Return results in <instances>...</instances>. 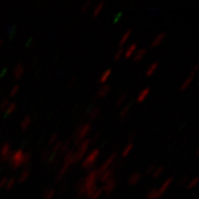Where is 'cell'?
Returning a JSON list of instances; mask_svg holds the SVG:
<instances>
[{
	"mask_svg": "<svg viewBox=\"0 0 199 199\" xmlns=\"http://www.w3.org/2000/svg\"><path fill=\"white\" fill-rule=\"evenodd\" d=\"M99 172L98 169H94L89 171V174L84 179H81L78 181L76 184V187L78 189V196L82 197V196L86 195L87 197H91L92 194L97 191L98 186H97V182H98Z\"/></svg>",
	"mask_w": 199,
	"mask_h": 199,
	"instance_id": "cell-1",
	"label": "cell"
},
{
	"mask_svg": "<svg viewBox=\"0 0 199 199\" xmlns=\"http://www.w3.org/2000/svg\"><path fill=\"white\" fill-rule=\"evenodd\" d=\"M92 129V123L86 122V123L80 124L79 126L76 128V130H75L74 134H73V137H72V141H73L74 146H78L80 142L84 141L85 138H87L89 134L91 133Z\"/></svg>",
	"mask_w": 199,
	"mask_h": 199,
	"instance_id": "cell-2",
	"label": "cell"
},
{
	"mask_svg": "<svg viewBox=\"0 0 199 199\" xmlns=\"http://www.w3.org/2000/svg\"><path fill=\"white\" fill-rule=\"evenodd\" d=\"M91 137H87L85 138L84 141H81L79 143V145L76 146L77 149L76 151H74L73 153V158H74V162H80L84 158L85 155H87V151H89V148L91 146Z\"/></svg>",
	"mask_w": 199,
	"mask_h": 199,
	"instance_id": "cell-3",
	"label": "cell"
},
{
	"mask_svg": "<svg viewBox=\"0 0 199 199\" xmlns=\"http://www.w3.org/2000/svg\"><path fill=\"white\" fill-rule=\"evenodd\" d=\"M100 153H101V149L100 148H94L92 151H89L86 155L84 156V158L82 160L81 167L85 170H89L91 168L94 167V165L98 161Z\"/></svg>",
	"mask_w": 199,
	"mask_h": 199,
	"instance_id": "cell-4",
	"label": "cell"
},
{
	"mask_svg": "<svg viewBox=\"0 0 199 199\" xmlns=\"http://www.w3.org/2000/svg\"><path fill=\"white\" fill-rule=\"evenodd\" d=\"M23 155H25V150L21 148H18L11 151V155L8 160V163L9 166H10V168L15 170L21 167V166H23Z\"/></svg>",
	"mask_w": 199,
	"mask_h": 199,
	"instance_id": "cell-5",
	"label": "cell"
},
{
	"mask_svg": "<svg viewBox=\"0 0 199 199\" xmlns=\"http://www.w3.org/2000/svg\"><path fill=\"white\" fill-rule=\"evenodd\" d=\"M198 69H199V64H196V65L194 66L193 68H192V70L190 71L189 75L186 77V79H185L184 81L182 82L181 86H180V91L185 92L186 89H188V87L190 86L191 84L193 82V79H194V77L196 76V73H197Z\"/></svg>",
	"mask_w": 199,
	"mask_h": 199,
	"instance_id": "cell-6",
	"label": "cell"
},
{
	"mask_svg": "<svg viewBox=\"0 0 199 199\" xmlns=\"http://www.w3.org/2000/svg\"><path fill=\"white\" fill-rule=\"evenodd\" d=\"M117 158H118V155L116 153H112V155H109L108 158L104 161V163L100 166V168H98L99 175L101 174V173L105 172V171H107L108 169H110V168H112L114 163H115L116 160H117Z\"/></svg>",
	"mask_w": 199,
	"mask_h": 199,
	"instance_id": "cell-7",
	"label": "cell"
},
{
	"mask_svg": "<svg viewBox=\"0 0 199 199\" xmlns=\"http://www.w3.org/2000/svg\"><path fill=\"white\" fill-rule=\"evenodd\" d=\"M115 169H116V167H112V168H110V169H108L107 171H105V172L101 173L98 177V181L100 182V183L104 184V183H106V182H108L109 180L113 179L114 174H115Z\"/></svg>",
	"mask_w": 199,
	"mask_h": 199,
	"instance_id": "cell-8",
	"label": "cell"
},
{
	"mask_svg": "<svg viewBox=\"0 0 199 199\" xmlns=\"http://www.w3.org/2000/svg\"><path fill=\"white\" fill-rule=\"evenodd\" d=\"M11 155V147H10V144L8 142H5L3 145L1 146L0 148V160L2 162H6V161L9 160Z\"/></svg>",
	"mask_w": 199,
	"mask_h": 199,
	"instance_id": "cell-9",
	"label": "cell"
},
{
	"mask_svg": "<svg viewBox=\"0 0 199 199\" xmlns=\"http://www.w3.org/2000/svg\"><path fill=\"white\" fill-rule=\"evenodd\" d=\"M117 187V181H116L115 179H111L109 180L108 182H106V183H104V186L103 188H102V191L105 192L107 194H110L111 192H113L115 190V188Z\"/></svg>",
	"mask_w": 199,
	"mask_h": 199,
	"instance_id": "cell-10",
	"label": "cell"
},
{
	"mask_svg": "<svg viewBox=\"0 0 199 199\" xmlns=\"http://www.w3.org/2000/svg\"><path fill=\"white\" fill-rule=\"evenodd\" d=\"M70 167H71V165L69 163H63L62 167L60 168V170H59L58 174H57V176H56V182H59L64 176H65L66 173L69 171Z\"/></svg>",
	"mask_w": 199,
	"mask_h": 199,
	"instance_id": "cell-11",
	"label": "cell"
},
{
	"mask_svg": "<svg viewBox=\"0 0 199 199\" xmlns=\"http://www.w3.org/2000/svg\"><path fill=\"white\" fill-rule=\"evenodd\" d=\"M166 33H161V34L156 35L155 38H153V40L151 41V44H150V47L151 48H155V47H158V45H161L163 43V41L165 40L166 38Z\"/></svg>",
	"mask_w": 199,
	"mask_h": 199,
	"instance_id": "cell-12",
	"label": "cell"
},
{
	"mask_svg": "<svg viewBox=\"0 0 199 199\" xmlns=\"http://www.w3.org/2000/svg\"><path fill=\"white\" fill-rule=\"evenodd\" d=\"M147 53V49L145 48H141V49H137L136 52L133 54V61L134 62H138V61L142 60L144 58V56Z\"/></svg>",
	"mask_w": 199,
	"mask_h": 199,
	"instance_id": "cell-13",
	"label": "cell"
},
{
	"mask_svg": "<svg viewBox=\"0 0 199 199\" xmlns=\"http://www.w3.org/2000/svg\"><path fill=\"white\" fill-rule=\"evenodd\" d=\"M25 73V67L21 63H18L13 69V77L15 79H20Z\"/></svg>",
	"mask_w": 199,
	"mask_h": 199,
	"instance_id": "cell-14",
	"label": "cell"
},
{
	"mask_svg": "<svg viewBox=\"0 0 199 199\" xmlns=\"http://www.w3.org/2000/svg\"><path fill=\"white\" fill-rule=\"evenodd\" d=\"M136 50H137V44H135L134 43V44L129 45V46L124 50V55L123 56H124L126 59L131 58V57L133 56V54L136 52Z\"/></svg>",
	"mask_w": 199,
	"mask_h": 199,
	"instance_id": "cell-15",
	"label": "cell"
},
{
	"mask_svg": "<svg viewBox=\"0 0 199 199\" xmlns=\"http://www.w3.org/2000/svg\"><path fill=\"white\" fill-rule=\"evenodd\" d=\"M110 91H111V86H110V85H109V84H104V85H102V87L99 89L98 92H97L96 97L98 99H103L109 94V92H110Z\"/></svg>",
	"mask_w": 199,
	"mask_h": 199,
	"instance_id": "cell-16",
	"label": "cell"
},
{
	"mask_svg": "<svg viewBox=\"0 0 199 199\" xmlns=\"http://www.w3.org/2000/svg\"><path fill=\"white\" fill-rule=\"evenodd\" d=\"M173 180H174V179H173V177H170V178H168L167 180H165V181L163 182L162 185L160 186V188L158 189V193H160L161 195H162V194H163L166 191L168 190V188H169V187L171 186V184L173 183Z\"/></svg>",
	"mask_w": 199,
	"mask_h": 199,
	"instance_id": "cell-17",
	"label": "cell"
},
{
	"mask_svg": "<svg viewBox=\"0 0 199 199\" xmlns=\"http://www.w3.org/2000/svg\"><path fill=\"white\" fill-rule=\"evenodd\" d=\"M141 180V175L139 173H133L131 176L128 179V184L131 185V186H135L140 182Z\"/></svg>",
	"mask_w": 199,
	"mask_h": 199,
	"instance_id": "cell-18",
	"label": "cell"
},
{
	"mask_svg": "<svg viewBox=\"0 0 199 199\" xmlns=\"http://www.w3.org/2000/svg\"><path fill=\"white\" fill-rule=\"evenodd\" d=\"M149 92H150V89H149V87H145L144 89H142V91L138 94V96H137L136 103H142V102H144V100L147 98Z\"/></svg>",
	"mask_w": 199,
	"mask_h": 199,
	"instance_id": "cell-19",
	"label": "cell"
},
{
	"mask_svg": "<svg viewBox=\"0 0 199 199\" xmlns=\"http://www.w3.org/2000/svg\"><path fill=\"white\" fill-rule=\"evenodd\" d=\"M131 30H127L126 32L124 33V34L122 35V37L120 38V41L118 43V45H119V48H122L123 46H124L125 44H126V42L129 40L130 36H131Z\"/></svg>",
	"mask_w": 199,
	"mask_h": 199,
	"instance_id": "cell-20",
	"label": "cell"
},
{
	"mask_svg": "<svg viewBox=\"0 0 199 199\" xmlns=\"http://www.w3.org/2000/svg\"><path fill=\"white\" fill-rule=\"evenodd\" d=\"M31 124H32V118L30 117L28 115L25 116V117L21 119L20 121V128L21 130H27L28 127L31 126Z\"/></svg>",
	"mask_w": 199,
	"mask_h": 199,
	"instance_id": "cell-21",
	"label": "cell"
},
{
	"mask_svg": "<svg viewBox=\"0 0 199 199\" xmlns=\"http://www.w3.org/2000/svg\"><path fill=\"white\" fill-rule=\"evenodd\" d=\"M30 175H31V171L28 169H25L21 172V174L20 175V177H18V179L16 180V181H17L18 183H23V182H25L28 179Z\"/></svg>",
	"mask_w": 199,
	"mask_h": 199,
	"instance_id": "cell-22",
	"label": "cell"
},
{
	"mask_svg": "<svg viewBox=\"0 0 199 199\" xmlns=\"http://www.w3.org/2000/svg\"><path fill=\"white\" fill-rule=\"evenodd\" d=\"M111 74H112V70L111 69H107V70H105L104 71L103 73L101 74V76H100V78H99V82L101 84H104L105 82L108 80V78L111 76Z\"/></svg>",
	"mask_w": 199,
	"mask_h": 199,
	"instance_id": "cell-23",
	"label": "cell"
},
{
	"mask_svg": "<svg viewBox=\"0 0 199 199\" xmlns=\"http://www.w3.org/2000/svg\"><path fill=\"white\" fill-rule=\"evenodd\" d=\"M158 62H153V63H151L150 65L148 66L147 67V69H146V72H145V76L146 77H149V76H151V75L155 73V71L158 69Z\"/></svg>",
	"mask_w": 199,
	"mask_h": 199,
	"instance_id": "cell-24",
	"label": "cell"
},
{
	"mask_svg": "<svg viewBox=\"0 0 199 199\" xmlns=\"http://www.w3.org/2000/svg\"><path fill=\"white\" fill-rule=\"evenodd\" d=\"M101 114V108L100 107H94L89 113V117L91 120H94L99 117V115Z\"/></svg>",
	"mask_w": 199,
	"mask_h": 199,
	"instance_id": "cell-25",
	"label": "cell"
},
{
	"mask_svg": "<svg viewBox=\"0 0 199 199\" xmlns=\"http://www.w3.org/2000/svg\"><path fill=\"white\" fill-rule=\"evenodd\" d=\"M104 6H105V2H103V1L99 2V3L97 4L96 6H94V11H92V16H94V17L99 16V14L102 12V10H103Z\"/></svg>",
	"mask_w": 199,
	"mask_h": 199,
	"instance_id": "cell-26",
	"label": "cell"
},
{
	"mask_svg": "<svg viewBox=\"0 0 199 199\" xmlns=\"http://www.w3.org/2000/svg\"><path fill=\"white\" fill-rule=\"evenodd\" d=\"M132 149H133V143H127L126 145H125V147L123 148L122 153H121V155H122L123 158H126V156L129 155V153L132 151Z\"/></svg>",
	"mask_w": 199,
	"mask_h": 199,
	"instance_id": "cell-27",
	"label": "cell"
},
{
	"mask_svg": "<svg viewBox=\"0 0 199 199\" xmlns=\"http://www.w3.org/2000/svg\"><path fill=\"white\" fill-rule=\"evenodd\" d=\"M160 196H161V194L158 193V190L156 188L150 189L147 193V199H158Z\"/></svg>",
	"mask_w": 199,
	"mask_h": 199,
	"instance_id": "cell-28",
	"label": "cell"
},
{
	"mask_svg": "<svg viewBox=\"0 0 199 199\" xmlns=\"http://www.w3.org/2000/svg\"><path fill=\"white\" fill-rule=\"evenodd\" d=\"M71 142H72V139H69V140H66L65 142H63L62 143V146H61V148H60V155L61 153H67L68 150H69V146H70V144H71Z\"/></svg>",
	"mask_w": 199,
	"mask_h": 199,
	"instance_id": "cell-29",
	"label": "cell"
},
{
	"mask_svg": "<svg viewBox=\"0 0 199 199\" xmlns=\"http://www.w3.org/2000/svg\"><path fill=\"white\" fill-rule=\"evenodd\" d=\"M197 184H198V177H194V178H192V179H190L188 181V183H187V185H186V187H187V189H193V188H195L196 186H197Z\"/></svg>",
	"mask_w": 199,
	"mask_h": 199,
	"instance_id": "cell-30",
	"label": "cell"
},
{
	"mask_svg": "<svg viewBox=\"0 0 199 199\" xmlns=\"http://www.w3.org/2000/svg\"><path fill=\"white\" fill-rule=\"evenodd\" d=\"M62 143H63V141H62V140H57V141L55 142V144H54V145L52 146V151H51V153H57V155H58V153H59V151H60L61 146H62Z\"/></svg>",
	"mask_w": 199,
	"mask_h": 199,
	"instance_id": "cell-31",
	"label": "cell"
},
{
	"mask_svg": "<svg viewBox=\"0 0 199 199\" xmlns=\"http://www.w3.org/2000/svg\"><path fill=\"white\" fill-rule=\"evenodd\" d=\"M16 183V179L14 177H11V178H8V180H7L6 182V185H5V188L6 190H11L12 189V187L15 185Z\"/></svg>",
	"mask_w": 199,
	"mask_h": 199,
	"instance_id": "cell-32",
	"label": "cell"
},
{
	"mask_svg": "<svg viewBox=\"0 0 199 199\" xmlns=\"http://www.w3.org/2000/svg\"><path fill=\"white\" fill-rule=\"evenodd\" d=\"M163 166H158V167H156L155 168V170L153 171V173L151 174V176H153V178H155V179H156V178H158L161 176V175L163 174Z\"/></svg>",
	"mask_w": 199,
	"mask_h": 199,
	"instance_id": "cell-33",
	"label": "cell"
},
{
	"mask_svg": "<svg viewBox=\"0 0 199 199\" xmlns=\"http://www.w3.org/2000/svg\"><path fill=\"white\" fill-rule=\"evenodd\" d=\"M31 160H32V153L31 151H27L23 155V166H28L30 163Z\"/></svg>",
	"mask_w": 199,
	"mask_h": 199,
	"instance_id": "cell-34",
	"label": "cell"
},
{
	"mask_svg": "<svg viewBox=\"0 0 199 199\" xmlns=\"http://www.w3.org/2000/svg\"><path fill=\"white\" fill-rule=\"evenodd\" d=\"M15 110H16V104L15 103H10V104H9V106L7 107V109L5 110L6 116L11 115L12 113H14V111H15Z\"/></svg>",
	"mask_w": 199,
	"mask_h": 199,
	"instance_id": "cell-35",
	"label": "cell"
},
{
	"mask_svg": "<svg viewBox=\"0 0 199 199\" xmlns=\"http://www.w3.org/2000/svg\"><path fill=\"white\" fill-rule=\"evenodd\" d=\"M9 104H10V102H9L8 99L2 100L1 103H0V111H1V112H5V110L7 109V107L9 106Z\"/></svg>",
	"mask_w": 199,
	"mask_h": 199,
	"instance_id": "cell-36",
	"label": "cell"
},
{
	"mask_svg": "<svg viewBox=\"0 0 199 199\" xmlns=\"http://www.w3.org/2000/svg\"><path fill=\"white\" fill-rule=\"evenodd\" d=\"M129 111H130V106L126 105V106L123 107V109H122V110H121L120 115H119L120 119H124V118L127 116V114L129 113Z\"/></svg>",
	"mask_w": 199,
	"mask_h": 199,
	"instance_id": "cell-37",
	"label": "cell"
},
{
	"mask_svg": "<svg viewBox=\"0 0 199 199\" xmlns=\"http://www.w3.org/2000/svg\"><path fill=\"white\" fill-rule=\"evenodd\" d=\"M50 155H51V151L49 150V149H45V150H43L42 151V153H41V155H40V158L43 161V162H45V161H48V158H49V156H50Z\"/></svg>",
	"mask_w": 199,
	"mask_h": 199,
	"instance_id": "cell-38",
	"label": "cell"
},
{
	"mask_svg": "<svg viewBox=\"0 0 199 199\" xmlns=\"http://www.w3.org/2000/svg\"><path fill=\"white\" fill-rule=\"evenodd\" d=\"M57 140H58V134L54 133L53 135H51V136H50V138L48 139V145L49 146H53Z\"/></svg>",
	"mask_w": 199,
	"mask_h": 199,
	"instance_id": "cell-39",
	"label": "cell"
},
{
	"mask_svg": "<svg viewBox=\"0 0 199 199\" xmlns=\"http://www.w3.org/2000/svg\"><path fill=\"white\" fill-rule=\"evenodd\" d=\"M124 55V49L123 48H119L117 50V52L115 53V55H114V60L115 61H118L120 60V58Z\"/></svg>",
	"mask_w": 199,
	"mask_h": 199,
	"instance_id": "cell-40",
	"label": "cell"
},
{
	"mask_svg": "<svg viewBox=\"0 0 199 199\" xmlns=\"http://www.w3.org/2000/svg\"><path fill=\"white\" fill-rule=\"evenodd\" d=\"M54 194H55L54 189H47L44 193V198L45 199H51L54 196Z\"/></svg>",
	"mask_w": 199,
	"mask_h": 199,
	"instance_id": "cell-41",
	"label": "cell"
},
{
	"mask_svg": "<svg viewBox=\"0 0 199 199\" xmlns=\"http://www.w3.org/2000/svg\"><path fill=\"white\" fill-rule=\"evenodd\" d=\"M126 98H127L126 94H121V96L119 97V98H118L117 101H116V106H118V107L122 106L123 104H124V102H125V100H126Z\"/></svg>",
	"mask_w": 199,
	"mask_h": 199,
	"instance_id": "cell-42",
	"label": "cell"
},
{
	"mask_svg": "<svg viewBox=\"0 0 199 199\" xmlns=\"http://www.w3.org/2000/svg\"><path fill=\"white\" fill-rule=\"evenodd\" d=\"M18 91H20V85H18V84H15V85H14V86H12L11 91L9 92V97H10V98H12V97H14L16 94H17Z\"/></svg>",
	"mask_w": 199,
	"mask_h": 199,
	"instance_id": "cell-43",
	"label": "cell"
},
{
	"mask_svg": "<svg viewBox=\"0 0 199 199\" xmlns=\"http://www.w3.org/2000/svg\"><path fill=\"white\" fill-rule=\"evenodd\" d=\"M102 192H103V191H102V189L98 188V189H97V191L94 192V194H92L91 197H89V199H99L100 196L102 195Z\"/></svg>",
	"mask_w": 199,
	"mask_h": 199,
	"instance_id": "cell-44",
	"label": "cell"
},
{
	"mask_svg": "<svg viewBox=\"0 0 199 199\" xmlns=\"http://www.w3.org/2000/svg\"><path fill=\"white\" fill-rule=\"evenodd\" d=\"M188 181H189L188 176H184L181 180H180V182H179V186H180V187H183L184 185H187V183H188Z\"/></svg>",
	"mask_w": 199,
	"mask_h": 199,
	"instance_id": "cell-45",
	"label": "cell"
},
{
	"mask_svg": "<svg viewBox=\"0 0 199 199\" xmlns=\"http://www.w3.org/2000/svg\"><path fill=\"white\" fill-rule=\"evenodd\" d=\"M91 5H92V1H87V2H85V3L82 5V7H81V12H85V11H87L89 10V8L91 7Z\"/></svg>",
	"mask_w": 199,
	"mask_h": 199,
	"instance_id": "cell-46",
	"label": "cell"
},
{
	"mask_svg": "<svg viewBox=\"0 0 199 199\" xmlns=\"http://www.w3.org/2000/svg\"><path fill=\"white\" fill-rule=\"evenodd\" d=\"M158 167V166L155 165V163H153L151 166H149V167L147 168V170H146V175H150V174H153V171L155 170V168Z\"/></svg>",
	"mask_w": 199,
	"mask_h": 199,
	"instance_id": "cell-47",
	"label": "cell"
},
{
	"mask_svg": "<svg viewBox=\"0 0 199 199\" xmlns=\"http://www.w3.org/2000/svg\"><path fill=\"white\" fill-rule=\"evenodd\" d=\"M56 158H57V153H51V155H50V156H49V158H48V162L49 163H55L56 162Z\"/></svg>",
	"mask_w": 199,
	"mask_h": 199,
	"instance_id": "cell-48",
	"label": "cell"
},
{
	"mask_svg": "<svg viewBox=\"0 0 199 199\" xmlns=\"http://www.w3.org/2000/svg\"><path fill=\"white\" fill-rule=\"evenodd\" d=\"M7 180H8V178H6V177L1 178V180H0V189L3 188V187H5Z\"/></svg>",
	"mask_w": 199,
	"mask_h": 199,
	"instance_id": "cell-49",
	"label": "cell"
},
{
	"mask_svg": "<svg viewBox=\"0 0 199 199\" xmlns=\"http://www.w3.org/2000/svg\"><path fill=\"white\" fill-rule=\"evenodd\" d=\"M100 136H101V134L100 133H97L94 136H92V137H91V143H96L97 142V140L100 138Z\"/></svg>",
	"mask_w": 199,
	"mask_h": 199,
	"instance_id": "cell-50",
	"label": "cell"
},
{
	"mask_svg": "<svg viewBox=\"0 0 199 199\" xmlns=\"http://www.w3.org/2000/svg\"><path fill=\"white\" fill-rule=\"evenodd\" d=\"M135 133H131L128 136V143H132V141H133V139L135 138Z\"/></svg>",
	"mask_w": 199,
	"mask_h": 199,
	"instance_id": "cell-51",
	"label": "cell"
},
{
	"mask_svg": "<svg viewBox=\"0 0 199 199\" xmlns=\"http://www.w3.org/2000/svg\"><path fill=\"white\" fill-rule=\"evenodd\" d=\"M75 80H76V77H73L72 79L70 80V84H68V86H69V87H71V86H72V85L75 84Z\"/></svg>",
	"mask_w": 199,
	"mask_h": 199,
	"instance_id": "cell-52",
	"label": "cell"
},
{
	"mask_svg": "<svg viewBox=\"0 0 199 199\" xmlns=\"http://www.w3.org/2000/svg\"><path fill=\"white\" fill-rule=\"evenodd\" d=\"M198 155H199V149H196V151H195V155H196V156H198Z\"/></svg>",
	"mask_w": 199,
	"mask_h": 199,
	"instance_id": "cell-53",
	"label": "cell"
},
{
	"mask_svg": "<svg viewBox=\"0 0 199 199\" xmlns=\"http://www.w3.org/2000/svg\"><path fill=\"white\" fill-rule=\"evenodd\" d=\"M1 46H2V41L0 40V48H1Z\"/></svg>",
	"mask_w": 199,
	"mask_h": 199,
	"instance_id": "cell-54",
	"label": "cell"
},
{
	"mask_svg": "<svg viewBox=\"0 0 199 199\" xmlns=\"http://www.w3.org/2000/svg\"><path fill=\"white\" fill-rule=\"evenodd\" d=\"M0 92H1V91H0Z\"/></svg>",
	"mask_w": 199,
	"mask_h": 199,
	"instance_id": "cell-55",
	"label": "cell"
}]
</instances>
